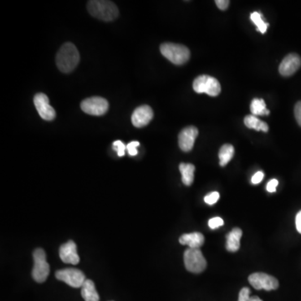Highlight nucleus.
Instances as JSON below:
<instances>
[{
    "mask_svg": "<svg viewBox=\"0 0 301 301\" xmlns=\"http://www.w3.org/2000/svg\"><path fill=\"white\" fill-rule=\"evenodd\" d=\"M80 107L84 112L92 115H102L108 111L109 103L102 97H89L80 104Z\"/></svg>",
    "mask_w": 301,
    "mask_h": 301,
    "instance_id": "nucleus-8",
    "label": "nucleus"
},
{
    "mask_svg": "<svg viewBox=\"0 0 301 301\" xmlns=\"http://www.w3.org/2000/svg\"><path fill=\"white\" fill-rule=\"evenodd\" d=\"M179 170L182 174V181L186 186H191L194 180L195 166L191 163H181L179 165Z\"/></svg>",
    "mask_w": 301,
    "mask_h": 301,
    "instance_id": "nucleus-18",
    "label": "nucleus"
},
{
    "mask_svg": "<svg viewBox=\"0 0 301 301\" xmlns=\"http://www.w3.org/2000/svg\"><path fill=\"white\" fill-rule=\"evenodd\" d=\"M250 289L249 288H243L239 292L238 295V301H249L250 296Z\"/></svg>",
    "mask_w": 301,
    "mask_h": 301,
    "instance_id": "nucleus-27",
    "label": "nucleus"
},
{
    "mask_svg": "<svg viewBox=\"0 0 301 301\" xmlns=\"http://www.w3.org/2000/svg\"><path fill=\"white\" fill-rule=\"evenodd\" d=\"M249 282L254 289L258 290L265 289L267 291H270L279 288V281L276 278L260 272L250 275Z\"/></svg>",
    "mask_w": 301,
    "mask_h": 301,
    "instance_id": "nucleus-9",
    "label": "nucleus"
},
{
    "mask_svg": "<svg viewBox=\"0 0 301 301\" xmlns=\"http://www.w3.org/2000/svg\"><path fill=\"white\" fill-rule=\"evenodd\" d=\"M88 11L92 16L103 21H112L119 14L114 3L106 0H92L87 5Z\"/></svg>",
    "mask_w": 301,
    "mask_h": 301,
    "instance_id": "nucleus-2",
    "label": "nucleus"
},
{
    "mask_svg": "<svg viewBox=\"0 0 301 301\" xmlns=\"http://www.w3.org/2000/svg\"><path fill=\"white\" fill-rule=\"evenodd\" d=\"M220 194L219 192H212L204 197V202L208 205H214L219 200Z\"/></svg>",
    "mask_w": 301,
    "mask_h": 301,
    "instance_id": "nucleus-23",
    "label": "nucleus"
},
{
    "mask_svg": "<svg viewBox=\"0 0 301 301\" xmlns=\"http://www.w3.org/2000/svg\"><path fill=\"white\" fill-rule=\"evenodd\" d=\"M294 116L297 123L301 127V101H298L294 106Z\"/></svg>",
    "mask_w": 301,
    "mask_h": 301,
    "instance_id": "nucleus-29",
    "label": "nucleus"
},
{
    "mask_svg": "<svg viewBox=\"0 0 301 301\" xmlns=\"http://www.w3.org/2000/svg\"><path fill=\"white\" fill-rule=\"evenodd\" d=\"M34 103L36 106L40 117L45 121L54 120L56 115L54 109L50 106L49 98L44 93H38L34 98Z\"/></svg>",
    "mask_w": 301,
    "mask_h": 301,
    "instance_id": "nucleus-10",
    "label": "nucleus"
},
{
    "mask_svg": "<svg viewBox=\"0 0 301 301\" xmlns=\"http://www.w3.org/2000/svg\"><path fill=\"white\" fill-rule=\"evenodd\" d=\"M57 280L63 281L71 287L81 288L85 283V276L83 272L77 268H65L55 273Z\"/></svg>",
    "mask_w": 301,
    "mask_h": 301,
    "instance_id": "nucleus-7",
    "label": "nucleus"
},
{
    "mask_svg": "<svg viewBox=\"0 0 301 301\" xmlns=\"http://www.w3.org/2000/svg\"><path fill=\"white\" fill-rule=\"evenodd\" d=\"M250 19L254 22V24L257 26L258 31H260L262 34H265L268 28V23L263 21V15L259 12L252 13L250 15Z\"/></svg>",
    "mask_w": 301,
    "mask_h": 301,
    "instance_id": "nucleus-22",
    "label": "nucleus"
},
{
    "mask_svg": "<svg viewBox=\"0 0 301 301\" xmlns=\"http://www.w3.org/2000/svg\"><path fill=\"white\" fill-rule=\"evenodd\" d=\"M295 225H296L297 231L301 233V211L297 214L295 218Z\"/></svg>",
    "mask_w": 301,
    "mask_h": 301,
    "instance_id": "nucleus-32",
    "label": "nucleus"
},
{
    "mask_svg": "<svg viewBox=\"0 0 301 301\" xmlns=\"http://www.w3.org/2000/svg\"><path fill=\"white\" fill-rule=\"evenodd\" d=\"M263 177H264V173L262 171H259L254 176H252L251 183L254 185L260 184L263 181Z\"/></svg>",
    "mask_w": 301,
    "mask_h": 301,
    "instance_id": "nucleus-28",
    "label": "nucleus"
},
{
    "mask_svg": "<svg viewBox=\"0 0 301 301\" xmlns=\"http://www.w3.org/2000/svg\"><path fill=\"white\" fill-rule=\"evenodd\" d=\"M243 232L239 228H234L229 232L226 239V249L229 252L234 253L240 249V239L242 238Z\"/></svg>",
    "mask_w": 301,
    "mask_h": 301,
    "instance_id": "nucleus-16",
    "label": "nucleus"
},
{
    "mask_svg": "<svg viewBox=\"0 0 301 301\" xmlns=\"http://www.w3.org/2000/svg\"><path fill=\"white\" fill-rule=\"evenodd\" d=\"M249 301H263V300H262V299H260V298H259V297H258V296H252V297H250V299H249Z\"/></svg>",
    "mask_w": 301,
    "mask_h": 301,
    "instance_id": "nucleus-33",
    "label": "nucleus"
},
{
    "mask_svg": "<svg viewBox=\"0 0 301 301\" xmlns=\"http://www.w3.org/2000/svg\"><path fill=\"white\" fill-rule=\"evenodd\" d=\"M215 4L219 10H226L229 5V1L228 0H216Z\"/></svg>",
    "mask_w": 301,
    "mask_h": 301,
    "instance_id": "nucleus-31",
    "label": "nucleus"
},
{
    "mask_svg": "<svg viewBox=\"0 0 301 301\" xmlns=\"http://www.w3.org/2000/svg\"><path fill=\"white\" fill-rule=\"evenodd\" d=\"M59 254V258L64 263L77 264L80 262V257L77 254L76 245L72 240H70L61 246Z\"/></svg>",
    "mask_w": 301,
    "mask_h": 301,
    "instance_id": "nucleus-14",
    "label": "nucleus"
},
{
    "mask_svg": "<svg viewBox=\"0 0 301 301\" xmlns=\"http://www.w3.org/2000/svg\"><path fill=\"white\" fill-rule=\"evenodd\" d=\"M193 86L197 93H206L210 97H217L221 92V85L219 80L210 75H202L196 78Z\"/></svg>",
    "mask_w": 301,
    "mask_h": 301,
    "instance_id": "nucleus-5",
    "label": "nucleus"
},
{
    "mask_svg": "<svg viewBox=\"0 0 301 301\" xmlns=\"http://www.w3.org/2000/svg\"><path fill=\"white\" fill-rule=\"evenodd\" d=\"M198 136V128L188 127L182 130L178 136L179 147L184 152H190L193 148L195 140Z\"/></svg>",
    "mask_w": 301,
    "mask_h": 301,
    "instance_id": "nucleus-11",
    "label": "nucleus"
},
{
    "mask_svg": "<svg viewBox=\"0 0 301 301\" xmlns=\"http://www.w3.org/2000/svg\"><path fill=\"white\" fill-rule=\"evenodd\" d=\"M80 62V54L77 48L72 43L62 45L56 54V65L59 71L64 73L73 71Z\"/></svg>",
    "mask_w": 301,
    "mask_h": 301,
    "instance_id": "nucleus-1",
    "label": "nucleus"
},
{
    "mask_svg": "<svg viewBox=\"0 0 301 301\" xmlns=\"http://www.w3.org/2000/svg\"><path fill=\"white\" fill-rule=\"evenodd\" d=\"M278 185H279V181H278L277 179H272V180L268 182L266 188H267L268 193H276V188H277Z\"/></svg>",
    "mask_w": 301,
    "mask_h": 301,
    "instance_id": "nucleus-30",
    "label": "nucleus"
},
{
    "mask_svg": "<svg viewBox=\"0 0 301 301\" xmlns=\"http://www.w3.org/2000/svg\"><path fill=\"white\" fill-rule=\"evenodd\" d=\"M250 111L252 115L258 116V115H269V110L266 108V104L263 99L259 98H254L251 101L250 105Z\"/></svg>",
    "mask_w": 301,
    "mask_h": 301,
    "instance_id": "nucleus-21",
    "label": "nucleus"
},
{
    "mask_svg": "<svg viewBox=\"0 0 301 301\" xmlns=\"http://www.w3.org/2000/svg\"><path fill=\"white\" fill-rule=\"evenodd\" d=\"M153 111L147 105L139 106L132 115V122L133 126L138 128L148 125L153 120Z\"/></svg>",
    "mask_w": 301,
    "mask_h": 301,
    "instance_id": "nucleus-13",
    "label": "nucleus"
},
{
    "mask_svg": "<svg viewBox=\"0 0 301 301\" xmlns=\"http://www.w3.org/2000/svg\"><path fill=\"white\" fill-rule=\"evenodd\" d=\"M81 295L85 301H99V294L92 280H86L81 287Z\"/></svg>",
    "mask_w": 301,
    "mask_h": 301,
    "instance_id": "nucleus-17",
    "label": "nucleus"
},
{
    "mask_svg": "<svg viewBox=\"0 0 301 301\" xmlns=\"http://www.w3.org/2000/svg\"><path fill=\"white\" fill-rule=\"evenodd\" d=\"M234 155V147L230 144H224L219 150V163L221 167H225L228 164Z\"/></svg>",
    "mask_w": 301,
    "mask_h": 301,
    "instance_id": "nucleus-20",
    "label": "nucleus"
},
{
    "mask_svg": "<svg viewBox=\"0 0 301 301\" xmlns=\"http://www.w3.org/2000/svg\"><path fill=\"white\" fill-rule=\"evenodd\" d=\"M301 66V58L297 54H289L280 63L279 71L283 76L294 75Z\"/></svg>",
    "mask_w": 301,
    "mask_h": 301,
    "instance_id": "nucleus-12",
    "label": "nucleus"
},
{
    "mask_svg": "<svg viewBox=\"0 0 301 301\" xmlns=\"http://www.w3.org/2000/svg\"><path fill=\"white\" fill-rule=\"evenodd\" d=\"M184 257L187 270L191 273L200 274L207 268V261L199 249L188 248Z\"/></svg>",
    "mask_w": 301,
    "mask_h": 301,
    "instance_id": "nucleus-4",
    "label": "nucleus"
},
{
    "mask_svg": "<svg viewBox=\"0 0 301 301\" xmlns=\"http://www.w3.org/2000/svg\"><path fill=\"white\" fill-rule=\"evenodd\" d=\"M204 241V236L198 232L185 233L179 238V243L181 245H188L191 249H199L203 245Z\"/></svg>",
    "mask_w": 301,
    "mask_h": 301,
    "instance_id": "nucleus-15",
    "label": "nucleus"
},
{
    "mask_svg": "<svg viewBox=\"0 0 301 301\" xmlns=\"http://www.w3.org/2000/svg\"><path fill=\"white\" fill-rule=\"evenodd\" d=\"M127 146L122 141H115L113 142V149L117 153L119 157H123L125 155V150Z\"/></svg>",
    "mask_w": 301,
    "mask_h": 301,
    "instance_id": "nucleus-24",
    "label": "nucleus"
},
{
    "mask_svg": "<svg viewBox=\"0 0 301 301\" xmlns=\"http://www.w3.org/2000/svg\"><path fill=\"white\" fill-rule=\"evenodd\" d=\"M34 268L32 276L36 282L43 283L47 280L50 274V265L46 261V254L42 249L35 250L33 254Z\"/></svg>",
    "mask_w": 301,
    "mask_h": 301,
    "instance_id": "nucleus-6",
    "label": "nucleus"
},
{
    "mask_svg": "<svg viewBox=\"0 0 301 301\" xmlns=\"http://www.w3.org/2000/svg\"><path fill=\"white\" fill-rule=\"evenodd\" d=\"M245 124L248 128L256 130V131H262L263 132H268V126L267 123L260 120L255 115H249L245 117Z\"/></svg>",
    "mask_w": 301,
    "mask_h": 301,
    "instance_id": "nucleus-19",
    "label": "nucleus"
},
{
    "mask_svg": "<svg viewBox=\"0 0 301 301\" xmlns=\"http://www.w3.org/2000/svg\"><path fill=\"white\" fill-rule=\"evenodd\" d=\"M224 224V220L221 218H219V217L213 218V219H209V221H208V226H209V228L211 229H216V228H220Z\"/></svg>",
    "mask_w": 301,
    "mask_h": 301,
    "instance_id": "nucleus-25",
    "label": "nucleus"
},
{
    "mask_svg": "<svg viewBox=\"0 0 301 301\" xmlns=\"http://www.w3.org/2000/svg\"><path fill=\"white\" fill-rule=\"evenodd\" d=\"M161 53L169 62L181 66L190 59V50L185 45L174 43H164L160 46Z\"/></svg>",
    "mask_w": 301,
    "mask_h": 301,
    "instance_id": "nucleus-3",
    "label": "nucleus"
},
{
    "mask_svg": "<svg viewBox=\"0 0 301 301\" xmlns=\"http://www.w3.org/2000/svg\"><path fill=\"white\" fill-rule=\"evenodd\" d=\"M139 146H140V143H139V141H131L130 143L127 144V150H128V153H129V155L132 156V157H134V156H137V154H138V152H137V147Z\"/></svg>",
    "mask_w": 301,
    "mask_h": 301,
    "instance_id": "nucleus-26",
    "label": "nucleus"
}]
</instances>
